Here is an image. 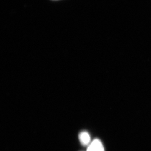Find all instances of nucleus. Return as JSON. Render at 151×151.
Here are the masks:
<instances>
[{
    "mask_svg": "<svg viewBox=\"0 0 151 151\" xmlns=\"http://www.w3.org/2000/svg\"><path fill=\"white\" fill-rule=\"evenodd\" d=\"M86 151H105V149L101 141L95 139L89 144Z\"/></svg>",
    "mask_w": 151,
    "mask_h": 151,
    "instance_id": "1",
    "label": "nucleus"
},
{
    "mask_svg": "<svg viewBox=\"0 0 151 151\" xmlns=\"http://www.w3.org/2000/svg\"><path fill=\"white\" fill-rule=\"evenodd\" d=\"M78 139L82 145H88L90 142V136L89 133L86 132H82L79 133L78 135Z\"/></svg>",
    "mask_w": 151,
    "mask_h": 151,
    "instance_id": "2",
    "label": "nucleus"
}]
</instances>
